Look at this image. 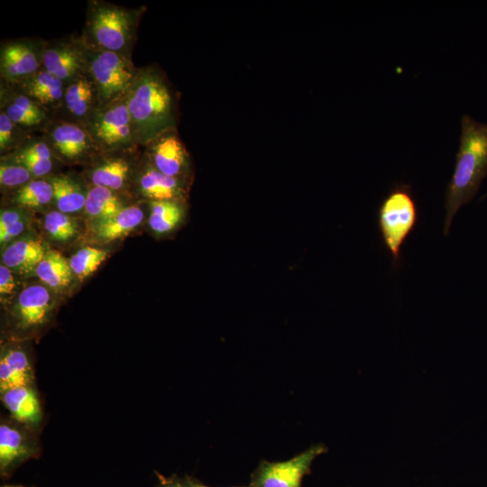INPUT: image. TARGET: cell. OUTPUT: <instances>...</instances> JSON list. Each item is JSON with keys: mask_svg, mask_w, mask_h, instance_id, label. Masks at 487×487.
Masks as SVG:
<instances>
[{"mask_svg": "<svg viewBox=\"0 0 487 487\" xmlns=\"http://www.w3.org/2000/svg\"><path fill=\"white\" fill-rule=\"evenodd\" d=\"M486 176L487 124L464 115L455 169L446 191L445 235L458 209L474 198Z\"/></svg>", "mask_w": 487, "mask_h": 487, "instance_id": "6da1fadb", "label": "cell"}, {"mask_svg": "<svg viewBox=\"0 0 487 487\" xmlns=\"http://www.w3.org/2000/svg\"><path fill=\"white\" fill-rule=\"evenodd\" d=\"M136 141L152 142L176 124V103L165 78L154 69L138 72L124 95Z\"/></svg>", "mask_w": 487, "mask_h": 487, "instance_id": "7a4b0ae2", "label": "cell"}, {"mask_svg": "<svg viewBox=\"0 0 487 487\" xmlns=\"http://www.w3.org/2000/svg\"><path fill=\"white\" fill-rule=\"evenodd\" d=\"M418 209L411 187L395 184L383 198L377 211V224L385 248L393 266L400 260L402 245L415 229Z\"/></svg>", "mask_w": 487, "mask_h": 487, "instance_id": "3957f363", "label": "cell"}, {"mask_svg": "<svg viewBox=\"0 0 487 487\" xmlns=\"http://www.w3.org/2000/svg\"><path fill=\"white\" fill-rule=\"evenodd\" d=\"M91 54L88 69L102 105L123 97L138 74L130 60L123 53L100 49Z\"/></svg>", "mask_w": 487, "mask_h": 487, "instance_id": "277c9868", "label": "cell"}, {"mask_svg": "<svg viewBox=\"0 0 487 487\" xmlns=\"http://www.w3.org/2000/svg\"><path fill=\"white\" fill-rule=\"evenodd\" d=\"M134 17L122 8L96 4L88 17L89 33L100 50L124 54L133 34Z\"/></svg>", "mask_w": 487, "mask_h": 487, "instance_id": "5b68a950", "label": "cell"}, {"mask_svg": "<svg viewBox=\"0 0 487 487\" xmlns=\"http://www.w3.org/2000/svg\"><path fill=\"white\" fill-rule=\"evenodd\" d=\"M327 451L324 444H316L285 461L262 460L251 474L252 487H301L310 473L313 461Z\"/></svg>", "mask_w": 487, "mask_h": 487, "instance_id": "8992f818", "label": "cell"}, {"mask_svg": "<svg viewBox=\"0 0 487 487\" xmlns=\"http://www.w3.org/2000/svg\"><path fill=\"white\" fill-rule=\"evenodd\" d=\"M87 131L95 143L104 148H118L136 141L124 96L93 111Z\"/></svg>", "mask_w": 487, "mask_h": 487, "instance_id": "52a82bcc", "label": "cell"}, {"mask_svg": "<svg viewBox=\"0 0 487 487\" xmlns=\"http://www.w3.org/2000/svg\"><path fill=\"white\" fill-rule=\"evenodd\" d=\"M40 454L36 430L15 419L2 418L0 422V473L9 476L19 465Z\"/></svg>", "mask_w": 487, "mask_h": 487, "instance_id": "ba28073f", "label": "cell"}, {"mask_svg": "<svg viewBox=\"0 0 487 487\" xmlns=\"http://www.w3.org/2000/svg\"><path fill=\"white\" fill-rule=\"evenodd\" d=\"M53 307L51 295L40 284L21 291L13 309L14 326L22 332H32L47 323Z\"/></svg>", "mask_w": 487, "mask_h": 487, "instance_id": "9c48e42d", "label": "cell"}, {"mask_svg": "<svg viewBox=\"0 0 487 487\" xmlns=\"http://www.w3.org/2000/svg\"><path fill=\"white\" fill-rule=\"evenodd\" d=\"M151 142L152 165L166 176L185 179L189 168L188 154L175 129Z\"/></svg>", "mask_w": 487, "mask_h": 487, "instance_id": "30bf717a", "label": "cell"}, {"mask_svg": "<svg viewBox=\"0 0 487 487\" xmlns=\"http://www.w3.org/2000/svg\"><path fill=\"white\" fill-rule=\"evenodd\" d=\"M0 398L10 417L37 430L42 420L41 403L35 384L0 391Z\"/></svg>", "mask_w": 487, "mask_h": 487, "instance_id": "8fae6325", "label": "cell"}, {"mask_svg": "<svg viewBox=\"0 0 487 487\" xmlns=\"http://www.w3.org/2000/svg\"><path fill=\"white\" fill-rule=\"evenodd\" d=\"M30 384H35V377L26 351L15 345L3 346L0 355V391Z\"/></svg>", "mask_w": 487, "mask_h": 487, "instance_id": "7c38bea8", "label": "cell"}, {"mask_svg": "<svg viewBox=\"0 0 487 487\" xmlns=\"http://www.w3.org/2000/svg\"><path fill=\"white\" fill-rule=\"evenodd\" d=\"M1 74L9 81L28 79L38 72L41 55L25 42H13L1 50Z\"/></svg>", "mask_w": 487, "mask_h": 487, "instance_id": "4fadbf2b", "label": "cell"}, {"mask_svg": "<svg viewBox=\"0 0 487 487\" xmlns=\"http://www.w3.org/2000/svg\"><path fill=\"white\" fill-rule=\"evenodd\" d=\"M50 142L62 158L76 161L93 148L95 142L87 130L71 123H60L50 131Z\"/></svg>", "mask_w": 487, "mask_h": 487, "instance_id": "5bb4252c", "label": "cell"}, {"mask_svg": "<svg viewBox=\"0 0 487 487\" xmlns=\"http://www.w3.org/2000/svg\"><path fill=\"white\" fill-rule=\"evenodd\" d=\"M139 187L151 201H184L187 193L185 179L166 176L152 164L142 173Z\"/></svg>", "mask_w": 487, "mask_h": 487, "instance_id": "9a60e30c", "label": "cell"}, {"mask_svg": "<svg viewBox=\"0 0 487 487\" xmlns=\"http://www.w3.org/2000/svg\"><path fill=\"white\" fill-rule=\"evenodd\" d=\"M46 251L40 239L23 236L7 244L2 253L3 264L11 271L28 274L35 272Z\"/></svg>", "mask_w": 487, "mask_h": 487, "instance_id": "2e32d148", "label": "cell"}, {"mask_svg": "<svg viewBox=\"0 0 487 487\" xmlns=\"http://www.w3.org/2000/svg\"><path fill=\"white\" fill-rule=\"evenodd\" d=\"M144 213L137 206L124 207L115 215L91 223V236L106 244L125 236L134 230L143 220Z\"/></svg>", "mask_w": 487, "mask_h": 487, "instance_id": "e0dca14e", "label": "cell"}, {"mask_svg": "<svg viewBox=\"0 0 487 487\" xmlns=\"http://www.w3.org/2000/svg\"><path fill=\"white\" fill-rule=\"evenodd\" d=\"M41 62L45 70L64 82L80 75L85 60L77 49L59 45L45 49L41 53Z\"/></svg>", "mask_w": 487, "mask_h": 487, "instance_id": "ac0fdd59", "label": "cell"}, {"mask_svg": "<svg viewBox=\"0 0 487 487\" xmlns=\"http://www.w3.org/2000/svg\"><path fill=\"white\" fill-rule=\"evenodd\" d=\"M63 81L49 73L40 70L25 80L24 93L37 104L54 106L64 99Z\"/></svg>", "mask_w": 487, "mask_h": 487, "instance_id": "d6986e66", "label": "cell"}, {"mask_svg": "<svg viewBox=\"0 0 487 487\" xmlns=\"http://www.w3.org/2000/svg\"><path fill=\"white\" fill-rule=\"evenodd\" d=\"M50 182L53 188V200L59 211L73 214L85 208L87 192L70 177L54 176Z\"/></svg>", "mask_w": 487, "mask_h": 487, "instance_id": "ffe728a7", "label": "cell"}, {"mask_svg": "<svg viewBox=\"0 0 487 487\" xmlns=\"http://www.w3.org/2000/svg\"><path fill=\"white\" fill-rule=\"evenodd\" d=\"M149 225L159 235L176 230L185 218L184 201H151Z\"/></svg>", "mask_w": 487, "mask_h": 487, "instance_id": "44dd1931", "label": "cell"}, {"mask_svg": "<svg viewBox=\"0 0 487 487\" xmlns=\"http://www.w3.org/2000/svg\"><path fill=\"white\" fill-rule=\"evenodd\" d=\"M35 273L47 286L61 289L72 280L69 262L58 252L48 251L36 267Z\"/></svg>", "mask_w": 487, "mask_h": 487, "instance_id": "7402d4cb", "label": "cell"}, {"mask_svg": "<svg viewBox=\"0 0 487 487\" xmlns=\"http://www.w3.org/2000/svg\"><path fill=\"white\" fill-rule=\"evenodd\" d=\"M96 91L92 81L79 75L65 88L64 101L68 110L77 117H85L93 113L92 106Z\"/></svg>", "mask_w": 487, "mask_h": 487, "instance_id": "603a6c76", "label": "cell"}, {"mask_svg": "<svg viewBox=\"0 0 487 487\" xmlns=\"http://www.w3.org/2000/svg\"><path fill=\"white\" fill-rule=\"evenodd\" d=\"M124 207L113 190L94 186L87 193L84 210L91 222H95L115 215Z\"/></svg>", "mask_w": 487, "mask_h": 487, "instance_id": "cb8c5ba5", "label": "cell"}, {"mask_svg": "<svg viewBox=\"0 0 487 487\" xmlns=\"http://www.w3.org/2000/svg\"><path fill=\"white\" fill-rule=\"evenodd\" d=\"M129 173L130 165L127 161L121 158L110 159L93 170L91 180L94 186L115 191L125 185Z\"/></svg>", "mask_w": 487, "mask_h": 487, "instance_id": "d4e9b609", "label": "cell"}, {"mask_svg": "<svg viewBox=\"0 0 487 487\" xmlns=\"http://www.w3.org/2000/svg\"><path fill=\"white\" fill-rule=\"evenodd\" d=\"M5 112L14 124L23 126L40 124L46 118L38 104L25 95L16 96Z\"/></svg>", "mask_w": 487, "mask_h": 487, "instance_id": "484cf974", "label": "cell"}, {"mask_svg": "<svg viewBox=\"0 0 487 487\" xmlns=\"http://www.w3.org/2000/svg\"><path fill=\"white\" fill-rule=\"evenodd\" d=\"M14 200L22 207L41 208L53 200V188L50 181L32 179L17 190Z\"/></svg>", "mask_w": 487, "mask_h": 487, "instance_id": "4316f807", "label": "cell"}, {"mask_svg": "<svg viewBox=\"0 0 487 487\" xmlns=\"http://www.w3.org/2000/svg\"><path fill=\"white\" fill-rule=\"evenodd\" d=\"M106 256L105 250L87 246L72 255L69 262L73 274L83 280L97 270Z\"/></svg>", "mask_w": 487, "mask_h": 487, "instance_id": "83f0119b", "label": "cell"}, {"mask_svg": "<svg viewBox=\"0 0 487 487\" xmlns=\"http://www.w3.org/2000/svg\"><path fill=\"white\" fill-rule=\"evenodd\" d=\"M43 225L50 236L60 242L73 238L78 228L73 218L59 210L47 213L43 219Z\"/></svg>", "mask_w": 487, "mask_h": 487, "instance_id": "f1b7e54d", "label": "cell"}, {"mask_svg": "<svg viewBox=\"0 0 487 487\" xmlns=\"http://www.w3.org/2000/svg\"><path fill=\"white\" fill-rule=\"evenodd\" d=\"M27 218L20 209L7 208L0 214V242L7 245L25 230Z\"/></svg>", "mask_w": 487, "mask_h": 487, "instance_id": "f546056e", "label": "cell"}, {"mask_svg": "<svg viewBox=\"0 0 487 487\" xmlns=\"http://www.w3.org/2000/svg\"><path fill=\"white\" fill-rule=\"evenodd\" d=\"M32 176L31 172L20 164H1L0 182L5 188H21L32 180Z\"/></svg>", "mask_w": 487, "mask_h": 487, "instance_id": "4dcf8cb0", "label": "cell"}, {"mask_svg": "<svg viewBox=\"0 0 487 487\" xmlns=\"http://www.w3.org/2000/svg\"><path fill=\"white\" fill-rule=\"evenodd\" d=\"M15 161L17 164L26 168L34 177L44 176L52 169L51 160H41L21 152L16 156Z\"/></svg>", "mask_w": 487, "mask_h": 487, "instance_id": "1f68e13d", "label": "cell"}, {"mask_svg": "<svg viewBox=\"0 0 487 487\" xmlns=\"http://www.w3.org/2000/svg\"><path fill=\"white\" fill-rule=\"evenodd\" d=\"M14 124L5 112L0 115V148L5 150L14 142Z\"/></svg>", "mask_w": 487, "mask_h": 487, "instance_id": "d6a6232c", "label": "cell"}, {"mask_svg": "<svg viewBox=\"0 0 487 487\" xmlns=\"http://www.w3.org/2000/svg\"><path fill=\"white\" fill-rule=\"evenodd\" d=\"M21 153L41 160H51V152L50 146L43 142H35L27 145Z\"/></svg>", "mask_w": 487, "mask_h": 487, "instance_id": "836d02e7", "label": "cell"}, {"mask_svg": "<svg viewBox=\"0 0 487 487\" xmlns=\"http://www.w3.org/2000/svg\"><path fill=\"white\" fill-rule=\"evenodd\" d=\"M15 289V281L12 271L4 265H0V294L1 296H9Z\"/></svg>", "mask_w": 487, "mask_h": 487, "instance_id": "e575fe53", "label": "cell"}, {"mask_svg": "<svg viewBox=\"0 0 487 487\" xmlns=\"http://www.w3.org/2000/svg\"><path fill=\"white\" fill-rule=\"evenodd\" d=\"M159 479V487H191L188 478H179L177 476L165 477L156 473Z\"/></svg>", "mask_w": 487, "mask_h": 487, "instance_id": "d590c367", "label": "cell"}, {"mask_svg": "<svg viewBox=\"0 0 487 487\" xmlns=\"http://www.w3.org/2000/svg\"><path fill=\"white\" fill-rule=\"evenodd\" d=\"M188 478V481L190 484L191 487H210V486H207V485H205L199 482H197L195 480H193L192 478L190 477H187ZM233 487H252L250 484L249 485H246V486H233Z\"/></svg>", "mask_w": 487, "mask_h": 487, "instance_id": "8d00e7d4", "label": "cell"}, {"mask_svg": "<svg viewBox=\"0 0 487 487\" xmlns=\"http://www.w3.org/2000/svg\"><path fill=\"white\" fill-rule=\"evenodd\" d=\"M4 487H22V486H4Z\"/></svg>", "mask_w": 487, "mask_h": 487, "instance_id": "74e56055", "label": "cell"}, {"mask_svg": "<svg viewBox=\"0 0 487 487\" xmlns=\"http://www.w3.org/2000/svg\"><path fill=\"white\" fill-rule=\"evenodd\" d=\"M485 196H487V194Z\"/></svg>", "mask_w": 487, "mask_h": 487, "instance_id": "f35d334b", "label": "cell"}]
</instances>
